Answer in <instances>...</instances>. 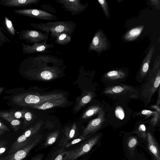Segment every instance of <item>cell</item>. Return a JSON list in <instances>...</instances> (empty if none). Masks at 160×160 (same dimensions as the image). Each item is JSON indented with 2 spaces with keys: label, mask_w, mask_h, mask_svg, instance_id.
I'll use <instances>...</instances> for the list:
<instances>
[{
  "label": "cell",
  "mask_w": 160,
  "mask_h": 160,
  "mask_svg": "<svg viewBox=\"0 0 160 160\" xmlns=\"http://www.w3.org/2000/svg\"><path fill=\"white\" fill-rule=\"evenodd\" d=\"M42 124L38 123L33 125L25 131L12 145L8 154L13 153L28 143L37 135Z\"/></svg>",
  "instance_id": "obj_1"
},
{
  "label": "cell",
  "mask_w": 160,
  "mask_h": 160,
  "mask_svg": "<svg viewBox=\"0 0 160 160\" xmlns=\"http://www.w3.org/2000/svg\"><path fill=\"white\" fill-rule=\"evenodd\" d=\"M48 26L51 37L56 38L62 32H66L72 35L77 26V23L71 21H56L45 23Z\"/></svg>",
  "instance_id": "obj_2"
},
{
  "label": "cell",
  "mask_w": 160,
  "mask_h": 160,
  "mask_svg": "<svg viewBox=\"0 0 160 160\" xmlns=\"http://www.w3.org/2000/svg\"><path fill=\"white\" fill-rule=\"evenodd\" d=\"M100 138V135L94 136L82 143L75 149L64 152L62 160H75L89 152L96 144Z\"/></svg>",
  "instance_id": "obj_3"
},
{
  "label": "cell",
  "mask_w": 160,
  "mask_h": 160,
  "mask_svg": "<svg viewBox=\"0 0 160 160\" xmlns=\"http://www.w3.org/2000/svg\"><path fill=\"white\" fill-rule=\"evenodd\" d=\"M42 135H37L28 143L16 152L4 156L0 160H22L28 154L30 151L39 143Z\"/></svg>",
  "instance_id": "obj_4"
},
{
  "label": "cell",
  "mask_w": 160,
  "mask_h": 160,
  "mask_svg": "<svg viewBox=\"0 0 160 160\" xmlns=\"http://www.w3.org/2000/svg\"><path fill=\"white\" fill-rule=\"evenodd\" d=\"M49 34L32 29L22 30L19 37L21 40L31 43H42L48 40Z\"/></svg>",
  "instance_id": "obj_5"
},
{
  "label": "cell",
  "mask_w": 160,
  "mask_h": 160,
  "mask_svg": "<svg viewBox=\"0 0 160 160\" xmlns=\"http://www.w3.org/2000/svg\"><path fill=\"white\" fill-rule=\"evenodd\" d=\"M14 12L18 15L25 16L41 20L53 21L57 17L49 12L36 9H22L14 10Z\"/></svg>",
  "instance_id": "obj_6"
},
{
  "label": "cell",
  "mask_w": 160,
  "mask_h": 160,
  "mask_svg": "<svg viewBox=\"0 0 160 160\" xmlns=\"http://www.w3.org/2000/svg\"><path fill=\"white\" fill-rule=\"evenodd\" d=\"M62 5L61 7L65 11L69 12L72 16L78 15L83 12L88 6V3L83 4L80 0H56Z\"/></svg>",
  "instance_id": "obj_7"
},
{
  "label": "cell",
  "mask_w": 160,
  "mask_h": 160,
  "mask_svg": "<svg viewBox=\"0 0 160 160\" xmlns=\"http://www.w3.org/2000/svg\"><path fill=\"white\" fill-rule=\"evenodd\" d=\"M108 43L107 38L101 30H99L94 34L90 44L88 52L94 51L100 52L106 50L108 48Z\"/></svg>",
  "instance_id": "obj_8"
},
{
  "label": "cell",
  "mask_w": 160,
  "mask_h": 160,
  "mask_svg": "<svg viewBox=\"0 0 160 160\" xmlns=\"http://www.w3.org/2000/svg\"><path fill=\"white\" fill-rule=\"evenodd\" d=\"M47 41L42 43H35L32 45H26L22 42L21 44L22 46L23 54H32L35 52H50L52 51H48L50 48L54 47L53 44H47Z\"/></svg>",
  "instance_id": "obj_9"
},
{
  "label": "cell",
  "mask_w": 160,
  "mask_h": 160,
  "mask_svg": "<svg viewBox=\"0 0 160 160\" xmlns=\"http://www.w3.org/2000/svg\"><path fill=\"white\" fill-rule=\"evenodd\" d=\"M102 112L99 113L98 117L92 120L84 129L82 135L87 136L100 128L104 121V114Z\"/></svg>",
  "instance_id": "obj_10"
},
{
  "label": "cell",
  "mask_w": 160,
  "mask_h": 160,
  "mask_svg": "<svg viewBox=\"0 0 160 160\" xmlns=\"http://www.w3.org/2000/svg\"><path fill=\"white\" fill-rule=\"evenodd\" d=\"M40 0H2L0 4L9 8L24 7L36 4Z\"/></svg>",
  "instance_id": "obj_11"
},
{
  "label": "cell",
  "mask_w": 160,
  "mask_h": 160,
  "mask_svg": "<svg viewBox=\"0 0 160 160\" xmlns=\"http://www.w3.org/2000/svg\"><path fill=\"white\" fill-rule=\"evenodd\" d=\"M65 101V99L62 98L48 101L40 104H31L27 105L25 107L41 110H46L61 105Z\"/></svg>",
  "instance_id": "obj_12"
},
{
  "label": "cell",
  "mask_w": 160,
  "mask_h": 160,
  "mask_svg": "<svg viewBox=\"0 0 160 160\" xmlns=\"http://www.w3.org/2000/svg\"><path fill=\"white\" fill-rule=\"evenodd\" d=\"M147 136L149 149L153 154L156 160H160L159 151L156 142L149 132L147 133Z\"/></svg>",
  "instance_id": "obj_13"
},
{
  "label": "cell",
  "mask_w": 160,
  "mask_h": 160,
  "mask_svg": "<svg viewBox=\"0 0 160 160\" xmlns=\"http://www.w3.org/2000/svg\"><path fill=\"white\" fill-rule=\"evenodd\" d=\"M0 116L9 122L11 124L12 128L15 131H17L20 127V121L15 118L8 112H0Z\"/></svg>",
  "instance_id": "obj_14"
},
{
  "label": "cell",
  "mask_w": 160,
  "mask_h": 160,
  "mask_svg": "<svg viewBox=\"0 0 160 160\" xmlns=\"http://www.w3.org/2000/svg\"><path fill=\"white\" fill-rule=\"evenodd\" d=\"M154 50L155 47L153 45L151 47L148 54L144 58L142 64L140 72L141 75L142 76L145 75L148 71L149 64Z\"/></svg>",
  "instance_id": "obj_15"
},
{
  "label": "cell",
  "mask_w": 160,
  "mask_h": 160,
  "mask_svg": "<svg viewBox=\"0 0 160 160\" xmlns=\"http://www.w3.org/2000/svg\"><path fill=\"white\" fill-rule=\"evenodd\" d=\"M144 28V26H141L132 29L125 34L124 38L128 41L134 40L140 34Z\"/></svg>",
  "instance_id": "obj_16"
},
{
  "label": "cell",
  "mask_w": 160,
  "mask_h": 160,
  "mask_svg": "<svg viewBox=\"0 0 160 160\" xmlns=\"http://www.w3.org/2000/svg\"><path fill=\"white\" fill-rule=\"evenodd\" d=\"M72 35L66 32H62L56 38L54 43L65 45L69 43L71 40Z\"/></svg>",
  "instance_id": "obj_17"
},
{
  "label": "cell",
  "mask_w": 160,
  "mask_h": 160,
  "mask_svg": "<svg viewBox=\"0 0 160 160\" xmlns=\"http://www.w3.org/2000/svg\"><path fill=\"white\" fill-rule=\"evenodd\" d=\"M125 74L124 72L120 71L112 70L107 72L106 76L108 78L115 79L123 78Z\"/></svg>",
  "instance_id": "obj_18"
},
{
  "label": "cell",
  "mask_w": 160,
  "mask_h": 160,
  "mask_svg": "<svg viewBox=\"0 0 160 160\" xmlns=\"http://www.w3.org/2000/svg\"><path fill=\"white\" fill-rule=\"evenodd\" d=\"M3 23L5 27L9 33L12 36H15L16 33V30L11 21L6 16L4 17Z\"/></svg>",
  "instance_id": "obj_19"
},
{
  "label": "cell",
  "mask_w": 160,
  "mask_h": 160,
  "mask_svg": "<svg viewBox=\"0 0 160 160\" xmlns=\"http://www.w3.org/2000/svg\"><path fill=\"white\" fill-rule=\"evenodd\" d=\"M59 132L56 131L50 133L48 136L45 143V146H48L53 144L56 140Z\"/></svg>",
  "instance_id": "obj_20"
},
{
  "label": "cell",
  "mask_w": 160,
  "mask_h": 160,
  "mask_svg": "<svg viewBox=\"0 0 160 160\" xmlns=\"http://www.w3.org/2000/svg\"><path fill=\"white\" fill-rule=\"evenodd\" d=\"M29 24L31 27L39 30L44 33L48 34L49 33V29L45 23H30Z\"/></svg>",
  "instance_id": "obj_21"
},
{
  "label": "cell",
  "mask_w": 160,
  "mask_h": 160,
  "mask_svg": "<svg viewBox=\"0 0 160 160\" xmlns=\"http://www.w3.org/2000/svg\"><path fill=\"white\" fill-rule=\"evenodd\" d=\"M101 109L98 107H92L86 111L83 114L82 118H85L90 117L100 111Z\"/></svg>",
  "instance_id": "obj_22"
},
{
  "label": "cell",
  "mask_w": 160,
  "mask_h": 160,
  "mask_svg": "<svg viewBox=\"0 0 160 160\" xmlns=\"http://www.w3.org/2000/svg\"><path fill=\"white\" fill-rule=\"evenodd\" d=\"M146 127L145 125L141 124L139 126L138 130L135 132L138 136L144 139H146Z\"/></svg>",
  "instance_id": "obj_23"
},
{
  "label": "cell",
  "mask_w": 160,
  "mask_h": 160,
  "mask_svg": "<svg viewBox=\"0 0 160 160\" xmlns=\"http://www.w3.org/2000/svg\"><path fill=\"white\" fill-rule=\"evenodd\" d=\"M91 96L89 95H87L82 98L77 106L76 109L79 110L85 104L88 103L91 99Z\"/></svg>",
  "instance_id": "obj_24"
},
{
  "label": "cell",
  "mask_w": 160,
  "mask_h": 160,
  "mask_svg": "<svg viewBox=\"0 0 160 160\" xmlns=\"http://www.w3.org/2000/svg\"><path fill=\"white\" fill-rule=\"evenodd\" d=\"M4 30L0 26V46H2L4 43L11 42L10 40L5 35L2 31Z\"/></svg>",
  "instance_id": "obj_25"
},
{
  "label": "cell",
  "mask_w": 160,
  "mask_h": 160,
  "mask_svg": "<svg viewBox=\"0 0 160 160\" xmlns=\"http://www.w3.org/2000/svg\"><path fill=\"white\" fill-rule=\"evenodd\" d=\"M98 1L102 7L104 14L109 18V13L107 2L105 0H98Z\"/></svg>",
  "instance_id": "obj_26"
},
{
  "label": "cell",
  "mask_w": 160,
  "mask_h": 160,
  "mask_svg": "<svg viewBox=\"0 0 160 160\" xmlns=\"http://www.w3.org/2000/svg\"><path fill=\"white\" fill-rule=\"evenodd\" d=\"M76 130V125H73L70 130H66L65 132V135L68 139H71L74 137Z\"/></svg>",
  "instance_id": "obj_27"
},
{
  "label": "cell",
  "mask_w": 160,
  "mask_h": 160,
  "mask_svg": "<svg viewBox=\"0 0 160 160\" xmlns=\"http://www.w3.org/2000/svg\"><path fill=\"white\" fill-rule=\"evenodd\" d=\"M88 137V136H84L83 135L80 136L79 137L74 139L72 141L65 144V146L66 148H68L70 146L77 143L82 141L86 139Z\"/></svg>",
  "instance_id": "obj_28"
},
{
  "label": "cell",
  "mask_w": 160,
  "mask_h": 160,
  "mask_svg": "<svg viewBox=\"0 0 160 160\" xmlns=\"http://www.w3.org/2000/svg\"><path fill=\"white\" fill-rule=\"evenodd\" d=\"M115 115L119 119L122 120L124 118L125 114L123 108L120 106H118L115 110Z\"/></svg>",
  "instance_id": "obj_29"
},
{
  "label": "cell",
  "mask_w": 160,
  "mask_h": 160,
  "mask_svg": "<svg viewBox=\"0 0 160 160\" xmlns=\"http://www.w3.org/2000/svg\"><path fill=\"white\" fill-rule=\"evenodd\" d=\"M40 7L42 8L49 12L55 13L57 11L51 5L48 3H45L41 5Z\"/></svg>",
  "instance_id": "obj_30"
},
{
  "label": "cell",
  "mask_w": 160,
  "mask_h": 160,
  "mask_svg": "<svg viewBox=\"0 0 160 160\" xmlns=\"http://www.w3.org/2000/svg\"><path fill=\"white\" fill-rule=\"evenodd\" d=\"M138 140L136 137H131L128 140V145L131 149H133L136 147L138 144Z\"/></svg>",
  "instance_id": "obj_31"
},
{
  "label": "cell",
  "mask_w": 160,
  "mask_h": 160,
  "mask_svg": "<svg viewBox=\"0 0 160 160\" xmlns=\"http://www.w3.org/2000/svg\"><path fill=\"white\" fill-rule=\"evenodd\" d=\"M125 88L121 86H116L112 88L110 90L107 91V93H120L125 90Z\"/></svg>",
  "instance_id": "obj_32"
},
{
  "label": "cell",
  "mask_w": 160,
  "mask_h": 160,
  "mask_svg": "<svg viewBox=\"0 0 160 160\" xmlns=\"http://www.w3.org/2000/svg\"><path fill=\"white\" fill-rule=\"evenodd\" d=\"M10 113L16 119H19L24 117L22 115V112L20 111H17L14 113L12 112H10Z\"/></svg>",
  "instance_id": "obj_33"
},
{
  "label": "cell",
  "mask_w": 160,
  "mask_h": 160,
  "mask_svg": "<svg viewBox=\"0 0 160 160\" xmlns=\"http://www.w3.org/2000/svg\"><path fill=\"white\" fill-rule=\"evenodd\" d=\"M24 117L25 119V122L24 123V124L26 122L30 121L32 119V115L31 113L28 112L24 113Z\"/></svg>",
  "instance_id": "obj_34"
},
{
  "label": "cell",
  "mask_w": 160,
  "mask_h": 160,
  "mask_svg": "<svg viewBox=\"0 0 160 160\" xmlns=\"http://www.w3.org/2000/svg\"><path fill=\"white\" fill-rule=\"evenodd\" d=\"M160 82V78L159 73L157 75L156 78L155 82L154 83L153 86L154 88L157 89L159 86Z\"/></svg>",
  "instance_id": "obj_35"
},
{
  "label": "cell",
  "mask_w": 160,
  "mask_h": 160,
  "mask_svg": "<svg viewBox=\"0 0 160 160\" xmlns=\"http://www.w3.org/2000/svg\"><path fill=\"white\" fill-rule=\"evenodd\" d=\"M0 130L8 131L9 130L8 128L5 125L0 119Z\"/></svg>",
  "instance_id": "obj_36"
},
{
  "label": "cell",
  "mask_w": 160,
  "mask_h": 160,
  "mask_svg": "<svg viewBox=\"0 0 160 160\" xmlns=\"http://www.w3.org/2000/svg\"><path fill=\"white\" fill-rule=\"evenodd\" d=\"M43 157V155L41 153L34 156L30 160H42Z\"/></svg>",
  "instance_id": "obj_37"
},
{
  "label": "cell",
  "mask_w": 160,
  "mask_h": 160,
  "mask_svg": "<svg viewBox=\"0 0 160 160\" xmlns=\"http://www.w3.org/2000/svg\"><path fill=\"white\" fill-rule=\"evenodd\" d=\"M65 152L62 151L55 158L54 160H62Z\"/></svg>",
  "instance_id": "obj_38"
},
{
  "label": "cell",
  "mask_w": 160,
  "mask_h": 160,
  "mask_svg": "<svg viewBox=\"0 0 160 160\" xmlns=\"http://www.w3.org/2000/svg\"><path fill=\"white\" fill-rule=\"evenodd\" d=\"M7 147L6 144L0 147V156L2 155L6 150Z\"/></svg>",
  "instance_id": "obj_39"
},
{
  "label": "cell",
  "mask_w": 160,
  "mask_h": 160,
  "mask_svg": "<svg viewBox=\"0 0 160 160\" xmlns=\"http://www.w3.org/2000/svg\"><path fill=\"white\" fill-rule=\"evenodd\" d=\"M152 112L149 110H143L142 111V113L143 115H148L152 114Z\"/></svg>",
  "instance_id": "obj_40"
},
{
  "label": "cell",
  "mask_w": 160,
  "mask_h": 160,
  "mask_svg": "<svg viewBox=\"0 0 160 160\" xmlns=\"http://www.w3.org/2000/svg\"><path fill=\"white\" fill-rule=\"evenodd\" d=\"M151 3L152 4L155 5H158L159 3V0H151Z\"/></svg>",
  "instance_id": "obj_41"
},
{
  "label": "cell",
  "mask_w": 160,
  "mask_h": 160,
  "mask_svg": "<svg viewBox=\"0 0 160 160\" xmlns=\"http://www.w3.org/2000/svg\"><path fill=\"white\" fill-rule=\"evenodd\" d=\"M7 142L5 141H0V147L5 144H6Z\"/></svg>",
  "instance_id": "obj_42"
},
{
  "label": "cell",
  "mask_w": 160,
  "mask_h": 160,
  "mask_svg": "<svg viewBox=\"0 0 160 160\" xmlns=\"http://www.w3.org/2000/svg\"><path fill=\"white\" fill-rule=\"evenodd\" d=\"M5 132L4 131L0 130V136L4 133Z\"/></svg>",
  "instance_id": "obj_43"
},
{
  "label": "cell",
  "mask_w": 160,
  "mask_h": 160,
  "mask_svg": "<svg viewBox=\"0 0 160 160\" xmlns=\"http://www.w3.org/2000/svg\"><path fill=\"white\" fill-rule=\"evenodd\" d=\"M4 89V88L3 87H0V93L2 92Z\"/></svg>",
  "instance_id": "obj_44"
}]
</instances>
